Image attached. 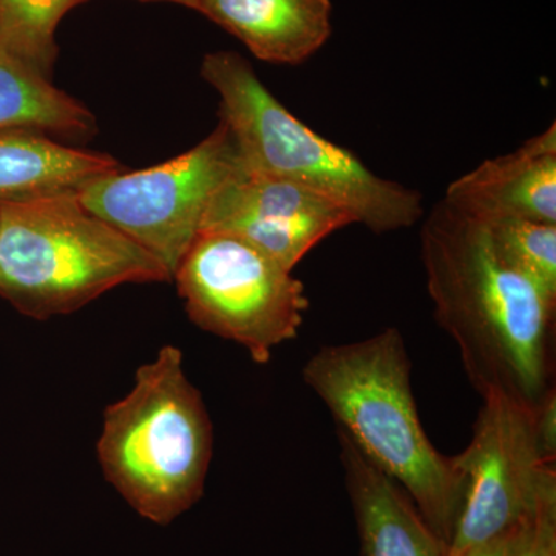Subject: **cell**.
I'll use <instances>...</instances> for the list:
<instances>
[{"label": "cell", "instance_id": "1", "mask_svg": "<svg viewBox=\"0 0 556 556\" xmlns=\"http://www.w3.org/2000/svg\"><path fill=\"white\" fill-rule=\"evenodd\" d=\"M420 254L434 317L475 390L535 407L555 387L556 295L504 258L484 219L444 199L424 219Z\"/></svg>", "mask_w": 556, "mask_h": 556}, {"label": "cell", "instance_id": "2", "mask_svg": "<svg viewBox=\"0 0 556 556\" xmlns=\"http://www.w3.org/2000/svg\"><path fill=\"white\" fill-rule=\"evenodd\" d=\"M369 464L396 482L430 529L450 544L463 504L464 475L420 422L404 336L387 328L371 338L321 346L302 371Z\"/></svg>", "mask_w": 556, "mask_h": 556}, {"label": "cell", "instance_id": "3", "mask_svg": "<svg viewBox=\"0 0 556 556\" xmlns=\"http://www.w3.org/2000/svg\"><path fill=\"white\" fill-rule=\"evenodd\" d=\"M201 78L218 93L219 121L236 139L244 169L313 190L375 233L412 228L426 217L417 190L379 177L351 150L309 129L239 53L206 54Z\"/></svg>", "mask_w": 556, "mask_h": 556}, {"label": "cell", "instance_id": "4", "mask_svg": "<svg viewBox=\"0 0 556 556\" xmlns=\"http://www.w3.org/2000/svg\"><path fill=\"white\" fill-rule=\"evenodd\" d=\"M104 478L138 515L170 525L203 496L214 427L178 346H161L109 405L97 444Z\"/></svg>", "mask_w": 556, "mask_h": 556}, {"label": "cell", "instance_id": "5", "mask_svg": "<svg viewBox=\"0 0 556 556\" xmlns=\"http://www.w3.org/2000/svg\"><path fill=\"white\" fill-rule=\"evenodd\" d=\"M129 283H172V274L78 192L0 203V298L24 316H65Z\"/></svg>", "mask_w": 556, "mask_h": 556}, {"label": "cell", "instance_id": "6", "mask_svg": "<svg viewBox=\"0 0 556 556\" xmlns=\"http://www.w3.org/2000/svg\"><path fill=\"white\" fill-rule=\"evenodd\" d=\"M172 281L192 324L243 346L262 365L298 338L309 309L292 270L229 233L200 232Z\"/></svg>", "mask_w": 556, "mask_h": 556}, {"label": "cell", "instance_id": "7", "mask_svg": "<svg viewBox=\"0 0 556 556\" xmlns=\"http://www.w3.org/2000/svg\"><path fill=\"white\" fill-rule=\"evenodd\" d=\"M243 167L223 121L195 148L159 166L115 172L79 190L84 207L175 269L200 236L219 188Z\"/></svg>", "mask_w": 556, "mask_h": 556}, {"label": "cell", "instance_id": "8", "mask_svg": "<svg viewBox=\"0 0 556 556\" xmlns=\"http://www.w3.org/2000/svg\"><path fill=\"white\" fill-rule=\"evenodd\" d=\"M532 409L501 391L482 396L470 444L455 456L464 493L448 556L525 525L556 489L555 466L538 447Z\"/></svg>", "mask_w": 556, "mask_h": 556}, {"label": "cell", "instance_id": "9", "mask_svg": "<svg viewBox=\"0 0 556 556\" xmlns=\"http://www.w3.org/2000/svg\"><path fill=\"white\" fill-rule=\"evenodd\" d=\"M348 225L353 217L334 201L243 166L215 193L201 232L229 233L294 270L311 249Z\"/></svg>", "mask_w": 556, "mask_h": 556}, {"label": "cell", "instance_id": "10", "mask_svg": "<svg viewBox=\"0 0 556 556\" xmlns=\"http://www.w3.org/2000/svg\"><path fill=\"white\" fill-rule=\"evenodd\" d=\"M444 200L485 222L521 218L556 225V124L450 182Z\"/></svg>", "mask_w": 556, "mask_h": 556}, {"label": "cell", "instance_id": "11", "mask_svg": "<svg viewBox=\"0 0 556 556\" xmlns=\"http://www.w3.org/2000/svg\"><path fill=\"white\" fill-rule=\"evenodd\" d=\"M340 463L364 556H448L407 493L338 433Z\"/></svg>", "mask_w": 556, "mask_h": 556}, {"label": "cell", "instance_id": "12", "mask_svg": "<svg viewBox=\"0 0 556 556\" xmlns=\"http://www.w3.org/2000/svg\"><path fill=\"white\" fill-rule=\"evenodd\" d=\"M199 13L260 61L299 65L332 35L331 0H197Z\"/></svg>", "mask_w": 556, "mask_h": 556}, {"label": "cell", "instance_id": "13", "mask_svg": "<svg viewBox=\"0 0 556 556\" xmlns=\"http://www.w3.org/2000/svg\"><path fill=\"white\" fill-rule=\"evenodd\" d=\"M119 170L118 161L105 153L70 148L38 131H0V203L79 192Z\"/></svg>", "mask_w": 556, "mask_h": 556}, {"label": "cell", "instance_id": "14", "mask_svg": "<svg viewBox=\"0 0 556 556\" xmlns=\"http://www.w3.org/2000/svg\"><path fill=\"white\" fill-rule=\"evenodd\" d=\"M94 129L97 119L83 102L0 50V131L79 139L91 137Z\"/></svg>", "mask_w": 556, "mask_h": 556}, {"label": "cell", "instance_id": "15", "mask_svg": "<svg viewBox=\"0 0 556 556\" xmlns=\"http://www.w3.org/2000/svg\"><path fill=\"white\" fill-rule=\"evenodd\" d=\"M89 0H0V50L51 79L62 17Z\"/></svg>", "mask_w": 556, "mask_h": 556}, {"label": "cell", "instance_id": "16", "mask_svg": "<svg viewBox=\"0 0 556 556\" xmlns=\"http://www.w3.org/2000/svg\"><path fill=\"white\" fill-rule=\"evenodd\" d=\"M485 223L504 258L556 295V225L521 218Z\"/></svg>", "mask_w": 556, "mask_h": 556}, {"label": "cell", "instance_id": "17", "mask_svg": "<svg viewBox=\"0 0 556 556\" xmlns=\"http://www.w3.org/2000/svg\"><path fill=\"white\" fill-rule=\"evenodd\" d=\"M517 556H556V489L543 497L527 525Z\"/></svg>", "mask_w": 556, "mask_h": 556}, {"label": "cell", "instance_id": "18", "mask_svg": "<svg viewBox=\"0 0 556 556\" xmlns=\"http://www.w3.org/2000/svg\"><path fill=\"white\" fill-rule=\"evenodd\" d=\"M533 430L544 460L554 464L556 459V393L551 388L533 407Z\"/></svg>", "mask_w": 556, "mask_h": 556}, {"label": "cell", "instance_id": "19", "mask_svg": "<svg viewBox=\"0 0 556 556\" xmlns=\"http://www.w3.org/2000/svg\"><path fill=\"white\" fill-rule=\"evenodd\" d=\"M529 521L515 527V529L508 530V532L503 533V535L492 538V540L470 548V551L466 552L463 556H517L519 544H521Z\"/></svg>", "mask_w": 556, "mask_h": 556}, {"label": "cell", "instance_id": "20", "mask_svg": "<svg viewBox=\"0 0 556 556\" xmlns=\"http://www.w3.org/2000/svg\"><path fill=\"white\" fill-rule=\"evenodd\" d=\"M149 2L177 3V5L186 7V9H190L193 11H197V9H199V2H197V0H149Z\"/></svg>", "mask_w": 556, "mask_h": 556}]
</instances>
